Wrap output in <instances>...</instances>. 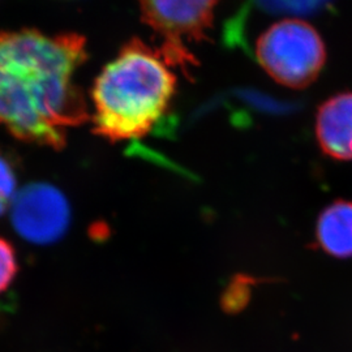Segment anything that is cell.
<instances>
[{"mask_svg":"<svg viewBox=\"0 0 352 352\" xmlns=\"http://www.w3.org/2000/svg\"><path fill=\"white\" fill-rule=\"evenodd\" d=\"M316 238L327 254L352 257V201L340 200L325 208L317 221Z\"/></svg>","mask_w":352,"mask_h":352,"instance_id":"52a82bcc","label":"cell"},{"mask_svg":"<svg viewBox=\"0 0 352 352\" xmlns=\"http://www.w3.org/2000/svg\"><path fill=\"white\" fill-rule=\"evenodd\" d=\"M161 51L132 38L91 89L93 131L110 142L144 139L170 109L176 76Z\"/></svg>","mask_w":352,"mask_h":352,"instance_id":"7a4b0ae2","label":"cell"},{"mask_svg":"<svg viewBox=\"0 0 352 352\" xmlns=\"http://www.w3.org/2000/svg\"><path fill=\"white\" fill-rule=\"evenodd\" d=\"M316 138L327 157L352 161V91L340 93L320 106Z\"/></svg>","mask_w":352,"mask_h":352,"instance_id":"8992f818","label":"cell"},{"mask_svg":"<svg viewBox=\"0 0 352 352\" xmlns=\"http://www.w3.org/2000/svg\"><path fill=\"white\" fill-rule=\"evenodd\" d=\"M253 1L264 12L312 14L325 8L331 0H253Z\"/></svg>","mask_w":352,"mask_h":352,"instance_id":"ba28073f","label":"cell"},{"mask_svg":"<svg viewBox=\"0 0 352 352\" xmlns=\"http://www.w3.org/2000/svg\"><path fill=\"white\" fill-rule=\"evenodd\" d=\"M252 283H253V280L247 277H238L234 279V282L226 289L223 302H222L226 311L236 312L243 305H245V302L250 298V294H251L250 287H251Z\"/></svg>","mask_w":352,"mask_h":352,"instance_id":"8fae6325","label":"cell"},{"mask_svg":"<svg viewBox=\"0 0 352 352\" xmlns=\"http://www.w3.org/2000/svg\"><path fill=\"white\" fill-rule=\"evenodd\" d=\"M219 0H138L142 21L161 39V51L170 67L187 77L197 67L190 45L204 42L213 25Z\"/></svg>","mask_w":352,"mask_h":352,"instance_id":"277c9868","label":"cell"},{"mask_svg":"<svg viewBox=\"0 0 352 352\" xmlns=\"http://www.w3.org/2000/svg\"><path fill=\"white\" fill-rule=\"evenodd\" d=\"M256 58L278 84L304 89L321 74L327 49L314 26L300 19H285L269 26L258 37Z\"/></svg>","mask_w":352,"mask_h":352,"instance_id":"3957f363","label":"cell"},{"mask_svg":"<svg viewBox=\"0 0 352 352\" xmlns=\"http://www.w3.org/2000/svg\"><path fill=\"white\" fill-rule=\"evenodd\" d=\"M12 222L29 241L52 243L63 235L69 223L68 201L50 184H30L13 199Z\"/></svg>","mask_w":352,"mask_h":352,"instance_id":"5b68a950","label":"cell"},{"mask_svg":"<svg viewBox=\"0 0 352 352\" xmlns=\"http://www.w3.org/2000/svg\"><path fill=\"white\" fill-rule=\"evenodd\" d=\"M16 174L12 164L0 151V214L12 205L16 196Z\"/></svg>","mask_w":352,"mask_h":352,"instance_id":"9c48e42d","label":"cell"},{"mask_svg":"<svg viewBox=\"0 0 352 352\" xmlns=\"http://www.w3.org/2000/svg\"><path fill=\"white\" fill-rule=\"evenodd\" d=\"M87 59V41L76 33H0V126L25 142L64 148L68 129L88 122L75 82Z\"/></svg>","mask_w":352,"mask_h":352,"instance_id":"6da1fadb","label":"cell"},{"mask_svg":"<svg viewBox=\"0 0 352 352\" xmlns=\"http://www.w3.org/2000/svg\"><path fill=\"white\" fill-rule=\"evenodd\" d=\"M17 273V258L10 241L0 238V294L10 287Z\"/></svg>","mask_w":352,"mask_h":352,"instance_id":"30bf717a","label":"cell"}]
</instances>
